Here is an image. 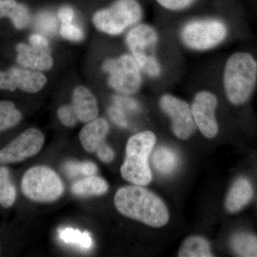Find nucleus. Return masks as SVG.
Returning a JSON list of instances; mask_svg holds the SVG:
<instances>
[{"label":"nucleus","mask_w":257,"mask_h":257,"mask_svg":"<svg viewBox=\"0 0 257 257\" xmlns=\"http://www.w3.org/2000/svg\"><path fill=\"white\" fill-rule=\"evenodd\" d=\"M160 37L156 29L147 24H138L130 29L125 41L126 46L143 73L152 79L162 74V66L157 55Z\"/></svg>","instance_id":"nucleus-5"},{"label":"nucleus","mask_w":257,"mask_h":257,"mask_svg":"<svg viewBox=\"0 0 257 257\" xmlns=\"http://www.w3.org/2000/svg\"><path fill=\"white\" fill-rule=\"evenodd\" d=\"M229 32V27L222 19L217 17L194 18L182 25L179 39L189 50L207 52L220 46Z\"/></svg>","instance_id":"nucleus-3"},{"label":"nucleus","mask_w":257,"mask_h":257,"mask_svg":"<svg viewBox=\"0 0 257 257\" xmlns=\"http://www.w3.org/2000/svg\"><path fill=\"white\" fill-rule=\"evenodd\" d=\"M109 189L107 182L96 176H90L72 184V192L79 197L102 195Z\"/></svg>","instance_id":"nucleus-19"},{"label":"nucleus","mask_w":257,"mask_h":257,"mask_svg":"<svg viewBox=\"0 0 257 257\" xmlns=\"http://www.w3.org/2000/svg\"><path fill=\"white\" fill-rule=\"evenodd\" d=\"M72 108L77 119L87 123L96 119L99 109L94 94L88 88L78 86L72 94Z\"/></svg>","instance_id":"nucleus-15"},{"label":"nucleus","mask_w":257,"mask_h":257,"mask_svg":"<svg viewBox=\"0 0 257 257\" xmlns=\"http://www.w3.org/2000/svg\"><path fill=\"white\" fill-rule=\"evenodd\" d=\"M30 43L33 46L40 48L49 49V43L47 39L40 35H32L30 38Z\"/></svg>","instance_id":"nucleus-35"},{"label":"nucleus","mask_w":257,"mask_h":257,"mask_svg":"<svg viewBox=\"0 0 257 257\" xmlns=\"http://www.w3.org/2000/svg\"><path fill=\"white\" fill-rule=\"evenodd\" d=\"M99 160L104 163H110L114 159V152L105 143L102 144L96 151Z\"/></svg>","instance_id":"nucleus-30"},{"label":"nucleus","mask_w":257,"mask_h":257,"mask_svg":"<svg viewBox=\"0 0 257 257\" xmlns=\"http://www.w3.org/2000/svg\"><path fill=\"white\" fill-rule=\"evenodd\" d=\"M22 117L21 112L16 109L14 103L0 101V132L16 126Z\"/></svg>","instance_id":"nucleus-24"},{"label":"nucleus","mask_w":257,"mask_h":257,"mask_svg":"<svg viewBox=\"0 0 257 257\" xmlns=\"http://www.w3.org/2000/svg\"><path fill=\"white\" fill-rule=\"evenodd\" d=\"M3 18H10L19 30L26 28L30 21L28 8L15 0H0V19Z\"/></svg>","instance_id":"nucleus-17"},{"label":"nucleus","mask_w":257,"mask_h":257,"mask_svg":"<svg viewBox=\"0 0 257 257\" xmlns=\"http://www.w3.org/2000/svg\"><path fill=\"white\" fill-rule=\"evenodd\" d=\"M57 116H58L61 122L67 127L74 126L77 124V120H78L72 106H61L57 111Z\"/></svg>","instance_id":"nucleus-27"},{"label":"nucleus","mask_w":257,"mask_h":257,"mask_svg":"<svg viewBox=\"0 0 257 257\" xmlns=\"http://www.w3.org/2000/svg\"><path fill=\"white\" fill-rule=\"evenodd\" d=\"M59 236L64 243L76 245L84 249L92 247L93 240L91 234L87 231L82 232L78 229L72 228L59 230Z\"/></svg>","instance_id":"nucleus-23"},{"label":"nucleus","mask_w":257,"mask_h":257,"mask_svg":"<svg viewBox=\"0 0 257 257\" xmlns=\"http://www.w3.org/2000/svg\"><path fill=\"white\" fill-rule=\"evenodd\" d=\"M109 130V124L103 118H96L87 122L79 133V140L83 148L89 153L96 152L98 148L104 143Z\"/></svg>","instance_id":"nucleus-14"},{"label":"nucleus","mask_w":257,"mask_h":257,"mask_svg":"<svg viewBox=\"0 0 257 257\" xmlns=\"http://www.w3.org/2000/svg\"><path fill=\"white\" fill-rule=\"evenodd\" d=\"M47 81L45 74L25 67L0 71V89L3 90L20 89L25 92L37 93L45 87Z\"/></svg>","instance_id":"nucleus-12"},{"label":"nucleus","mask_w":257,"mask_h":257,"mask_svg":"<svg viewBox=\"0 0 257 257\" xmlns=\"http://www.w3.org/2000/svg\"><path fill=\"white\" fill-rule=\"evenodd\" d=\"M230 246L237 256L257 257V237L247 232H239L230 239Z\"/></svg>","instance_id":"nucleus-21"},{"label":"nucleus","mask_w":257,"mask_h":257,"mask_svg":"<svg viewBox=\"0 0 257 257\" xmlns=\"http://www.w3.org/2000/svg\"><path fill=\"white\" fill-rule=\"evenodd\" d=\"M218 98L212 92L201 90L193 99L191 109L197 128L205 138L212 139L219 132L216 117Z\"/></svg>","instance_id":"nucleus-10"},{"label":"nucleus","mask_w":257,"mask_h":257,"mask_svg":"<svg viewBox=\"0 0 257 257\" xmlns=\"http://www.w3.org/2000/svg\"><path fill=\"white\" fill-rule=\"evenodd\" d=\"M39 25L43 31L51 32L54 31L55 29V20L52 16L48 15H45L41 17L40 20H39Z\"/></svg>","instance_id":"nucleus-32"},{"label":"nucleus","mask_w":257,"mask_h":257,"mask_svg":"<svg viewBox=\"0 0 257 257\" xmlns=\"http://www.w3.org/2000/svg\"><path fill=\"white\" fill-rule=\"evenodd\" d=\"M114 101L115 105L121 108L122 110L137 111L140 109L138 103L126 95L115 96Z\"/></svg>","instance_id":"nucleus-28"},{"label":"nucleus","mask_w":257,"mask_h":257,"mask_svg":"<svg viewBox=\"0 0 257 257\" xmlns=\"http://www.w3.org/2000/svg\"><path fill=\"white\" fill-rule=\"evenodd\" d=\"M16 50L17 61L25 68L40 72L49 70L53 65V58L48 49L20 43L17 45Z\"/></svg>","instance_id":"nucleus-13"},{"label":"nucleus","mask_w":257,"mask_h":257,"mask_svg":"<svg viewBox=\"0 0 257 257\" xmlns=\"http://www.w3.org/2000/svg\"><path fill=\"white\" fill-rule=\"evenodd\" d=\"M45 137L40 130H25L8 146L0 150V164L18 163L35 156L41 150Z\"/></svg>","instance_id":"nucleus-11"},{"label":"nucleus","mask_w":257,"mask_h":257,"mask_svg":"<svg viewBox=\"0 0 257 257\" xmlns=\"http://www.w3.org/2000/svg\"><path fill=\"white\" fill-rule=\"evenodd\" d=\"M152 163L161 175H170L177 170L179 163L177 152L171 147H157L152 155Z\"/></svg>","instance_id":"nucleus-18"},{"label":"nucleus","mask_w":257,"mask_h":257,"mask_svg":"<svg viewBox=\"0 0 257 257\" xmlns=\"http://www.w3.org/2000/svg\"><path fill=\"white\" fill-rule=\"evenodd\" d=\"M114 205L122 215L152 227L165 226L170 219L165 203L143 186H126L118 189Z\"/></svg>","instance_id":"nucleus-1"},{"label":"nucleus","mask_w":257,"mask_h":257,"mask_svg":"<svg viewBox=\"0 0 257 257\" xmlns=\"http://www.w3.org/2000/svg\"><path fill=\"white\" fill-rule=\"evenodd\" d=\"M16 189L10 179L8 168L0 167V204L8 208L13 205L16 199Z\"/></svg>","instance_id":"nucleus-22"},{"label":"nucleus","mask_w":257,"mask_h":257,"mask_svg":"<svg viewBox=\"0 0 257 257\" xmlns=\"http://www.w3.org/2000/svg\"><path fill=\"white\" fill-rule=\"evenodd\" d=\"M103 69L109 75V85L121 95H133L143 85V71L131 55L106 60Z\"/></svg>","instance_id":"nucleus-8"},{"label":"nucleus","mask_w":257,"mask_h":257,"mask_svg":"<svg viewBox=\"0 0 257 257\" xmlns=\"http://www.w3.org/2000/svg\"><path fill=\"white\" fill-rule=\"evenodd\" d=\"M109 116L111 120L119 126L125 128L127 126L128 123L126 119V116L124 113V110L117 106H111L108 110Z\"/></svg>","instance_id":"nucleus-29"},{"label":"nucleus","mask_w":257,"mask_h":257,"mask_svg":"<svg viewBox=\"0 0 257 257\" xmlns=\"http://www.w3.org/2000/svg\"><path fill=\"white\" fill-rule=\"evenodd\" d=\"M252 184L244 177H240L231 185L225 201V207L229 213H236L246 207L252 199Z\"/></svg>","instance_id":"nucleus-16"},{"label":"nucleus","mask_w":257,"mask_h":257,"mask_svg":"<svg viewBox=\"0 0 257 257\" xmlns=\"http://www.w3.org/2000/svg\"><path fill=\"white\" fill-rule=\"evenodd\" d=\"M162 111L171 121L172 133L177 138L187 140L197 130L191 105L173 94H165L160 99Z\"/></svg>","instance_id":"nucleus-9"},{"label":"nucleus","mask_w":257,"mask_h":257,"mask_svg":"<svg viewBox=\"0 0 257 257\" xmlns=\"http://www.w3.org/2000/svg\"><path fill=\"white\" fill-rule=\"evenodd\" d=\"M179 257L214 256L211 251V245L205 238L200 236H189L184 240L179 248Z\"/></svg>","instance_id":"nucleus-20"},{"label":"nucleus","mask_w":257,"mask_h":257,"mask_svg":"<svg viewBox=\"0 0 257 257\" xmlns=\"http://www.w3.org/2000/svg\"><path fill=\"white\" fill-rule=\"evenodd\" d=\"M156 136L151 131H144L130 138L126 156L120 172L125 180L135 185L146 186L151 182L152 173L149 158L156 144Z\"/></svg>","instance_id":"nucleus-4"},{"label":"nucleus","mask_w":257,"mask_h":257,"mask_svg":"<svg viewBox=\"0 0 257 257\" xmlns=\"http://www.w3.org/2000/svg\"><path fill=\"white\" fill-rule=\"evenodd\" d=\"M81 170H82V176L90 177V176H94L97 172V167L93 162H81Z\"/></svg>","instance_id":"nucleus-34"},{"label":"nucleus","mask_w":257,"mask_h":257,"mask_svg":"<svg viewBox=\"0 0 257 257\" xmlns=\"http://www.w3.org/2000/svg\"><path fill=\"white\" fill-rule=\"evenodd\" d=\"M64 170L67 175L72 177V178L82 176V170H81V162H67L64 166Z\"/></svg>","instance_id":"nucleus-31"},{"label":"nucleus","mask_w":257,"mask_h":257,"mask_svg":"<svg viewBox=\"0 0 257 257\" xmlns=\"http://www.w3.org/2000/svg\"><path fill=\"white\" fill-rule=\"evenodd\" d=\"M61 36L70 41L79 42L84 37V33L72 23H62L60 30Z\"/></svg>","instance_id":"nucleus-26"},{"label":"nucleus","mask_w":257,"mask_h":257,"mask_svg":"<svg viewBox=\"0 0 257 257\" xmlns=\"http://www.w3.org/2000/svg\"><path fill=\"white\" fill-rule=\"evenodd\" d=\"M143 17V5L139 0H115L110 6L96 12L93 23L99 31L115 36L138 25Z\"/></svg>","instance_id":"nucleus-6"},{"label":"nucleus","mask_w":257,"mask_h":257,"mask_svg":"<svg viewBox=\"0 0 257 257\" xmlns=\"http://www.w3.org/2000/svg\"><path fill=\"white\" fill-rule=\"evenodd\" d=\"M23 194L37 202H52L64 192V184L58 175L49 167L37 166L27 171L21 183Z\"/></svg>","instance_id":"nucleus-7"},{"label":"nucleus","mask_w":257,"mask_h":257,"mask_svg":"<svg viewBox=\"0 0 257 257\" xmlns=\"http://www.w3.org/2000/svg\"><path fill=\"white\" fill-rule=\"evenodd\" d=\"M59 18L62 23H72L74 18V12L69 7H63L59 11Z\"/></svg>","instance_id":"nucleus-33"},{"label":"nucleus","mask_w":257,"mask_h":257,"mask_svg":"<svg viewBox=\"0 0 257 257\" xmlns=\"http://www.w3.org/2000/svg\"><path fill=\"white\" fill-rule=\"evenodd\" d=\"M225 95L231 104L242 105L257 84V60L248 52H234L226 59L222 72Z\"/></svg>","instance_id":"nucleus-2"},{"label":"nucleus","mask_w":257,"mask_h":257,"mask_svg":"<svg viewBox=\"0 0 257 257\" xmlns=\"http://www.w3.org/2000/svg\"><path fill=\"white\" fill-rule=\"evenodd\" d=\"M161 9L170 13H182L190 9L201 0H155Z\"/></svg>","instance_id":"nucleus-25"}]
</instances>
